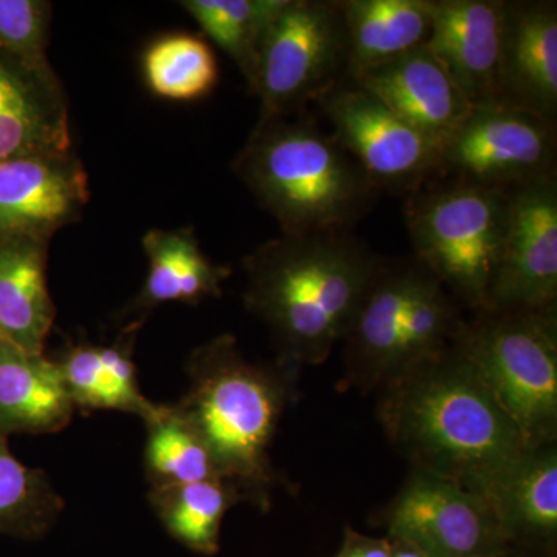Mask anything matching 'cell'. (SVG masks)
<instances>
[{"label":"cell","mask_w":557,"mask_h":557,"mask_svg":"<svg viewBox=\"0 0 557 557\" xmlns=\"http://www.w3.org/2000/svg\"><path fill=\"white\" fill-rule=\"evenodd\" d=\"M376 418L410 468L480 493L525 450L518 428L450 346L375 392Z\"/></svg>","instance_id":"1"},{"label":"cell","mask_w":557,"mask_h":557,"mask_svg":"<svg viewBox=\"0 0 557 557\" xmlns=\"http://www.w3.org/2000/svg\"><path fill=\"white\" fill-rule=\"evenodd\" d=\"M380 263L348 233L281 236L248 255L245 306L270 330L277 361L300 373L327 361Z\"/></svg>","instance_id":"2"},{"label":"cell","mask_w":557,"mask_h":557,"mask_svg":"<svg viewBox=\"0 0 557 557\" xmlns=\"http://www.w3.org/2000/svg\"><path fill=\"white\" fill-rule=\"evenodd\" d=\"M189 387L177 403L211 450L222 479L245 504L269 511L282 485L271 446L298 394L300 372L277 359L249 361L230 333L201 344L186 362Z\"/></svg>","instance_id":"3"},{"label":"cell","mask_w":557,"mask_h":557,"mask_svg":"<svg viewBox=\"0 0 557 557\" xmlns=\"http://www.w3.org/2000/svg\"><path fill=\"white\" fill-rule=\"evenodd\" d=\"M233 171L282 236L348 233L379 193L333 135L288 116L259 120Z\"/></svg>","instance_id":"4"},{"label":"cell","mask_w":557,"mask_h":557,"mask_svg":"<svg viewBox=\"0 0 557 557\" xmlns=\"http://www.w3.org/2000/svg\"><path fill=\"white\" fill-rule=\"evenodd\" d=\"M463 307L417 259L381 260L347 335L338 391L375 394L383 384L448 350Z\"/></svg>","instance_id":"5"},{"label":"cell","mask_w":557,"mask_h":557,"mask_svg":"<svg viewBox=\"0 0 557 557\" xmlns=\"http://www.w3.org/2000/svg\"><path fill=\"white\" fill-rule=\"evenodd\" d=\"M508 190L454 178L413 190L405 215L416 259L463 309L486 310L504 258Z\"/></svg>","instance_id":"6"},{"label":"cell","mask_w":557,"mask_h":557,"mask_svg":"<svg viewBox=\"0 0 557 557\" xmlns=\"http://www.w3.org/2000/svg\"><path fill=\"white\" fill-rule=\"evenodd\" d=\"M518 428L523 448L557 443V310L474 311L453 343Z\"/></svg>","instance_id":"7"},{"label":"cell","mask_w":557,"mask_h":557,"mask_svg":"<svg viewBox=\"0 0 557 557\" xmlns=\"http://www.w3.org/2000/svg\"><path fill=\"white\" fill-rule=\"evenodd\" d=\"M346 79L338 2L287 0L263 38L249 90L260 100V120L292 115Z\"/></svg>","instance_id":"8"},{"label":"cell","mask_w":557,"mask_h":557,"mask_svg":"<svg viewBox=\"0 0 557 557\" xmlns=\"http://www.w3.org/2000/svg\"><path fill=\"white\" fill-rule=\"evenodd\" d=\"M556 123L507 102H483L443 145L442 174L509 190L556 175Z\"/></svg>","instance_id":"9"},{"label":"cell","mask_w":557,"mask_h":557,"mask_svg":"<svg viewBox=\"0 0 557 557\" xmlns=\"http://www.w3.org/2000/svg\"><path fill=\"white\" fill-rule=\"evenodd\" d=\"M373 523L386 530V537L409 542L429 557L490 556L509 547L485 498L423 469L410 468Z\"/></svg>","instance_id":"10"},{"label":"cell","mask_w":557,"mask_h":557,"mask_svg":"<svg viewBox=\"0 0 557 557\" xmlns=\"http://www.w3.org/2000/svg\"><path fill=\"white\" fill-rule=\"evenodd\" d=\"M346 149L379 189L413 193L442 174V148L375 95L346 79L318 101Z\"/></svg>","instance_id":"11"},{"label":"cell","mask_w":557,"mask_h":557,"mask_svg":"<svg viewBox=\"0 0 557 557\" xmlns=\"http://www.w3.org/2000/svg\"><path fill=\"white\" fill-rule=\"evenodd\" d=\"M504 258L486 310H557V180H533L508 190ZM483 311V310H482Z\"/></svg>","instance_id":"12"},{"label":"cell","mask_w":557,"mask_h":557,"mask_svg":"<svg viewBox=\"0 0 557 557\" xmlns=\"http://www.w3.org/2000/svg\"><path fill=\"white\" fill-rule=\"evenodd\" d=\"M89 177L73 152L0 163V239L53 237L78 222L89 203Z\"/></svg>","instance_id":"13"},{"label":"cell","mask_w":557,"mask_h":557,"mask_svg":"<svg viewBox=\"0 0 557 557\" xmlns=\"http://www.w3.org/2000/svg\"><path fill=\"white\" fill-rule=\"evenodd\" d=\"M507 2L434 0L426 50L472 106L500 101Z\"/></svg>","instance_id":"14"},{"label":"cell","mask_w":557,"mask_h":557,"mask_svg":"<svg viewBox=\"0 0 557 557\" xmlns=\"http://www.w3.org/2000/svg\"><path fill=\"white\" fill-rule=\"evenodd\" d=\"M69 152L67 97L54 70L0 50V163Z\"/></svg>","instance_id":"15"},{"label":"cell","mask_w":557,"mask_h":557,"mask_svg":"<svg viewBox=\"0 0 557 557\" xmlns=\"http://www.w3.org/2000/svg\"><path fill=\"white\" fill-rule=\"evenodd\" d=\"M350 81L379 97L442 149L474 108L426 47Z\"/></svg>","instance_id":"16"},{"label":"cell","mask_w":557,"mask_h":557,"mask_svg":"<svg viewBox=\"0 0 557 557\" xmlns=\"http://www.w3.org/2000/svg\"><path fill=\"white\" fill-rule=\"evenodd\" d=\"M479 494L509 545L557 552V443L523 450Z\"/></svg>","instance_id":"17"},{"label":"cell","mask_w":557,"mask_h":557,"mask_svg":"<svg viewBox=\"0 0 557 557\" xmlns=\"http://www.w3.org/2000/svg\"><path fill=\"white\" fill-rule=\"evenodd\" d=\"M500 101L556 123V2H507Z\"/></svg>","instance_id":"18"},{"label":"cell","mask_w":557,"mask_h":557,"mask_svg":"<svg viewBox=\"0 0 557 557\" xmlns=\"http://www.w3.org/2000/svg\"><path fill=\"white\" fill-rule=\"evenodd\" d=\"M148 259L145 284L126 314L141 321L150 311L166 304L197 306L222 296L223 282L233 274L228 265H220L201 251L190 228L150 230L143 236Z\"/></svg>","instance_id":"19"},{"label":"cell","mask_w":557,"mask_h":557,"mask_svg":"<svg viewBox=\"0 0 557 557\" xmlns=\"http://www.w3.org/2000/svg\"><path fill=\"white\" fill-rule=\"evenodd\" d=\"M51 237L9 236L0 239V339L44 354L54 310L47 285Z\"/></svg>","instance_id":"20"},{"label":"cell","mask_w":557,"mask_h":557,"mask_svg":"<svg viewBox=\"0 0 557 557\" xmlns=\"http://www.w3.org/2000/svg\"><path fill=\"white\" fill-rule=\"evenodd\" d=\"M141 321H134L124 335L110 346H70L58 359L65 391L75 409L119 410L143 421L152 420L161 406L143 395L137 368L132 359L135 333Z\"/></svg>","instance_id":"21"},{"label":"cell","mask_w":557,"mask_h":557,"mask_svg":"<svg viewBox=\"0 0 557 557\" xmlns=\"http://www.w3.org/2000/svg\"><path fill=\"white\" fill-rule=\"evenodd\" d=\"M75 410L57 361L0 339V434H53Z\"/></svg>","instance_id":"22"},{"label":"cell","mask_w":557,"mask_h":557,"mask_svg":"<svg viewBox=\"0 0 557 557\" xmlns=\"http://www.w3.org/2000/svg\"><path fill=\"white\" fill-rule=\"evenodd\" d=\"M347 79L426 46L434 0H343Z\"/></svg>","instance_id":"23"},{"label":"cell","mask_w":557,"mask_h":557,"mask_svg":"<svg viewBox=\"0 0 557 557\" xmlns=\"http://www.w3.org/2000/svg\"><path fill=\"white\" fill-rule=\"evenodd\" d=\"M149 504L175 541L190 552L214 556L226 512L245 502L228 480L212 479L150 487Z\"/></svg>","instance_id":"24"},{"label":"cell","mask_w":557,"mask_h":557,"mask_svg":"<svg viewBox=\"0 0 557 557\" xmlns=\"http://www.w3.org/2000/svg\"><path fill=\"white\" fill-rule=\"evenodd\" d=\"M285 3L287 0H182L180 7L236 62L251 90L263 38Z\"/></svg>","instance_id":"25"},{"label":"cell","mask_w":557,"mask_h":557,"mask_svg":"<svg viewBox=\"0 0 557 557\" xmlns=\"http://www.w3.org/2000/svg\"><path fill=\"white\" fill-rule=\"evenodd\" d=\"M143 76L156 97L197 101L219 83V64L211 46L190 33H171L153 40L143 54Z\"/></svg>","instance_id":"26"},{"label":"cell","mask_w":557,"mask_h":557,"mask_svg":"<svg viewBox=\"0 0 557 557\" xmlns=\"http://www.w3.org/2000/svg\"><path fill=\"white\" fill-rule=\"evenodd\" d=\"M145 424V469L150 487L222 479L207 443L177 406H161Z\"/></svg>","instance_id":"27"},{"label":"cell","mask_w":557,"mask_h":557,"mask_svg":"<svg viewBox=\"0 0 557 557\" xmlns=\"http://www.w3.org/2000/svg\"><path fill=\"white\" fill-rule=\"evenodd\" d=\"M64 509L46 472L27 467L14 456L9 437L0 434V534L42 537Z\"/></svg>","instance_id":"28"},{"label":"cell","mask_w":557,"mask_h":557,"mask_svg":"<svg viewBox=\"0 0 557 557\" xmlns=\"http://www.w3.org/2000/svg\"><path fill=\"white\" fill-rule=\"evenodd\" d=\"M51 3L47 0H0V50L32 65L47 60Z\"/></svg>","instance_id":"29"},{"label":"cell","mask_w":557,"mask_h":557,"mask_svg":"<svg viewBox=\"0 0 557 557\" xmlns=\"http://www.w3.org/2000/svg\"><path fill=\"white\" fill-rule=\"evenodd\" d=\"M330 557H392L391 541L387 537L368 536L346 527L341 548Z\"/></svg>","instance_id":"30"},{"label":"cell","mask_w":557,"mask_h":557,"mask_svg":"<svg viewBox=\"0 0 557 557\" xmlns=\"http://www.w3.org/2000/svg\"><path fill=\"white\" fill-rule=\"evenodd\" d=\"M388 541H391L392 557H429L416 545L401 541V539H388Z\"/></svg>","instance_id":"31"},{"label":"cell","mask_w":557,"mask_h":557,"mask_svg":"<svg viewBox=\"0 0 557 557\" xmlns=\"http://www.w3.org/2000/svg\"><path fill=\"white\" fill-rule=\"evenodd\" d=\"M480 557H556V552H534V549L518 548L509 545L508 548L494 553V555Z\"/></svg>","instance_id":"32"}]
</instances>
